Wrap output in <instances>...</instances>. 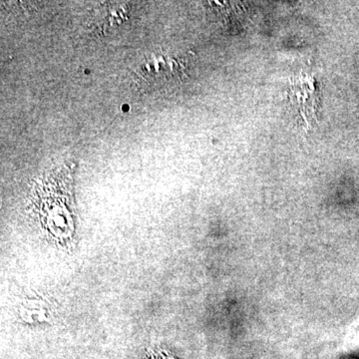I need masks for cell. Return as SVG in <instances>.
<instances>
[{
  "instance_id": "1",
  "label": "cell",
  "mask_w": 359,
  "mask_h": 359,
  "mask_svg": "<svg viewBox=\"0 0 359 359\" xmlns=\"http://www.w3.org/2000/svg\"><path fill=\"white\" fill-rule=\"evenodd\" d=\"M289 99L302 116L307 129L312 128L317 123L321 90L316 78L309 73H300L291 78L289 84Z\"/></svg>"
}]
</instances>
